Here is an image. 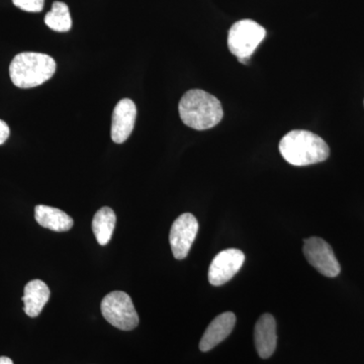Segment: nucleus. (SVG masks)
<instances>
[{"label": "nucleus", "instance_id": "7ed1b4c3", "mask_svg": "<svg viewBox=\"0 0 364 364\" xmlns=\"http://www.w3.org/2000/svg\"><path fill=\"white\" fill-rule=\"evenodd\" d=\"M56 61L42 53L25 52L16 55L9 65V76L20 88L37 87L56 72Z\"/></svg>", "mask_w": 364, "mask_h": 364}, {"label": "nucleus", "instance_id": "423d86ee", "mask_svg": "<svg viewBox=\"0 0 364 364\" xmlns=\"http://www.w3.org/2000/svg\"><path fill=\"white\" fill-rule=\"evenodd\" d=\"M306 259L321 274L327 277H336L341 267L331 246L318 237L305 240L303 248Z\"/></svg>", "mask_w": 364, "mask_h": 364}, {"label": "nucleus", "instance_id": "39448f33", "mask_svg": "<svg viewBox=\"0 0 364 364\" xmlns=\"http://www.w3.org/2000/svg\"><path fill=\"white\" fill-rule=\"evenodd\" d=\"M102 313L105 320L123 331H131L139 325V316L129 294L112 291L102 301Z\"/></svg>", "mask_w": 364, "mask_h": 364}, {"label": "nucleus", "instance_id": "1a4fd4ad", "mask_svg": "<svg viewBox=\"0 0 364 364\" xmlns=\"http://www.w3.org/2000/svg\"><path fill=\"white\" fill-rule=\"evenodd\" d=\"M136 107L133 100L124 98L117 102L112 114V139L114 143L126 142L135 127Z\"/></svg>", "mask_w": 364, "mask_h": 364}, {"label": "nucleus", "instance_id": "6e6552de", "mask_svg": "<svg viewBox=\"0 0 364 364\" xmlns=\"http://www.w3.org/2000/svg\"><path fill=\"white\" fill-rule=\"evenodd\" d=\"M245 261V255L239 249H226L218 254L208 269V282L215 287L223 286L230 282Z\"/></svg>", "mask_w": 364, "mask_h": 364}, {"label": "nucleus", "instance_id": "9d476101", "mask_svg": "<svg viewBox=\"0 0 364 364\" xmlns=\"http://www.w3.org/2000/svg\"><path fill=\"white\" fill-rule=\"evenodd\" d=\"M277 323L270 314L258 318L254 329L256 350L261 358H269L277 348Z\"/></svg>", "mask_w": 364, "mask_h": 364}, {"label": "nucleus", "instance_id": "f3484780", "mask_svg": "<svg viewBox=\"0 0 364 364\" xmlns=\"http://www.w3.org/2000/svg\"><path fill=\"white\" fill-rule=\"evenodd\" d=\"M9 136V128L6 122L0 119V145H2Z\"/></svg>", "mask_w": 364, "mask_h": 364}, {"label": "nucleus", "instance_id": "f257e3e1", "mask_svg": "<svg viewBox=\"0 0 364 364\" xmlns=\"http://www.w3.org/2000/svg\"><path fill=\"white\" fill-rule=\"evenodd\" d=\"M178 109L183 124L198 131L214 128L224 116L220 100L202 90H188L182 97Z\"/></svg>", "mask_w": 364, "mask_h": 364}, {"label": "nucleus", "instance_id": "f8f14e48", "mask_svg": "<svg viewBox=\"0 0 364 364\" xmlns=\"http://www.w3.org/2000/svg\"><path fill=\"white\" fill-rule=\"evenodd\" d=\"M50 294L49 287L42 280L35 279L28 282L23 298L26 315L32 318L39 316L49 301Z\"/></svg>", "mask_w": 364, "mask_h": 364}, {"label": "nucleus", "instance_id": "4468645a", "mask_svg": "<svg viewBox=\"0 0 364 364\" xmlns=\"http://www.w3.org/2000/svg\"><path fill=\"white\" fill-rule=\"evenodd\" d=\"M116 223V214L111 208L105 207L97 210L92 220V231L100 245H107L111 241Z\"/></svg>", "mask_w": 364, "mask_h": 364}, {"label": "nucleus", "instance_id": "dca6fc26", "mask_svg": "<svg viewBox=\"0 0 364 364\" xmlns=\"http://www.w3.org/2000/svg\"><path fill=\"white\" fill-rule=\"evenodd\" d=\"M14 6L28 13H40L44 7L45 0H13Z\"/></svg>", "mask_w": 364, "mask_h": 364}, {"label": "nucleus", "instance_id": "2eb2a0df", "mask_svg": "<svg viewBox=\"0 0 364 364\" xmlns=\"http://www.w3.org/2000/svg\"><path fill=\"white\" fill-rule=\"evenodd\" d=\"M45 23L51 30L56 32H68L72 26V20L67 4L64 2L55 1L51 11L46 14Z\"/></svg>", "mask_w": 364, "mask_h": 364}, {"label": "nucleus", "instance_id": "f03ea898", "mask_svg": "<svg viewBox=\"0 0 364 364\" xmlns=\"http://www.w3.org/2000/svg\"><path fill=\"white\" fill-rule=\"evenodd\" d=\"M279 152L289 164L306 166L325 161L330 155L327 143L312 132L294 130L282 136Z\"/></svg>", "mask_w": 364, "mask_h": 364}, {"label": "nucleus", "instance_id": "20e7f679", "mask_svg": "<svg viewBox=\"0 0 364 364\" xmlns=\"http://www.w3.org/2000/svg\"><path fill=\"white\" fill-rule=\"evenodd\" d=\"M267 36V31L259 23L251 20L235 23L228 36V47L242 63L250 58Z\"/></svg>", "mask_w": 364, "mask_h": 364}, {"label": "nucleus", "instance_id": "0eeeda50", "mask_svg": "<svg viewBox=\"0 0 364 364\" xmlns=\"http://www.w3.org/2000/svg\"><path fill=\"white\" fill-rule=\"evenodd\" d=\"M198 222L195 215L186 213L174 221L170 230L169 241L172 253L176 259H184L196 240Z\"/></svg>", "mask_w": 364, "mask_h": 364}, {"label": "nucleus", "instance_id": "a211bd4d", "mask_svg": "<svg viewBox=\"0 0 364 364\" xmlns=\"http://www.w3.org/2000/svg\"><path fill=\"white\" fill-rule=\"evenodd\" d=\"M0 364H14V363L11 358L1 356V358H0Z\"/></svg>", "mask_w": 364, "mask_h": 364}, {"label": "nucleus", "instance_id": "ddd939ff", "mask_svg": "<svg viewBox=\"0 0 364 364\" xmlns=\"http://www.w3.org/2000/svg\"><path fill=\"white\" fill-rule=\"evenodd\" d=\"M36 221L41 226L55 232L69 231L73 227V220L70 215L59 208L37 205L35 208Z\"/></svg>", "mask_w": 364, "mask_h": 364}, {"label": "nucleus", "instance_id": "9b49d317", "mask_svg": "<svg viewBox=\"0 0 364 364\" xmlns=\"http://www.w3.org/2000/svg\"><path fill=\"white\" fill-rule=\"evenodd\" d=\"M236 316L231 312L223 313L212 321L200 342V351L208 352L221 343L233 331Z\"/></svg>", "mask_w": 364, "mask_h": 364}]
</instances>
